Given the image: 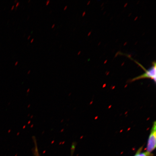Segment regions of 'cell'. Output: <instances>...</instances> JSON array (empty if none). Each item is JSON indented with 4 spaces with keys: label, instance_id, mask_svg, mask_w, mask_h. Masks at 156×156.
Instances as JSON below:
<instances>
[{
    "label": "cell",
    "instance_id": "1",
    "mask_svg": "<svg viewBox=\"0 0 156 156\" xmlns=\"http://www.w3.org/2000/svg\"><path fill=\"white\" fill-rule=\"evenodd\" d=\"M156 122L155 121L153 122L151 133L148 138L146 152L149 153H151L155 149L156 147Z\"/></svg>",
    "mask_w": 156,
    "mask_h": 156
},
{
    "label": "cell",
    "instance_id": "2",
    "mask_svg": "<svg viewBox=\"0 0 156 156\" xmlns=\"http://www.w3.org/2000/svg\"><path fill=\"white\" fill-rule=\"evenodd\" d=\"M145 73L142 75L138 76L132 80L131 81H134L137 80L144 79H150L153 80L156 82V63L154 62L152 67L149 69H145Z\"/></svg>",
    "mask_w": 156,
    "mask_h": 156
},
{
    "label": "cell",
    "instance_id": "3",
    "mask_svg": "<svg viewBox=\"0 0 156 156\" xmlns=\"http://www.w3.org/2000/svg\"><path fill=\"white\" fill-rule=\"evenodd\" d=\"M142 147H141L138 150V151L136 152V155L134 156H151V154L147 153V152L141 153Z\"/></svg>",
    "mask_w": 156,
    "mask_h": 156
},
{
    "label": "cell",
    "instance_id": "4",
    "mask_svg": "<svg viewBox=\"0 0 156 156\" xmlns=\"http://www.w3.org/2000/svg\"><path fill=\"white\" fill-rule=\"evenodd\" d=\"M50 2V0H48V1L46 2V5H48L49 3Z\"/></svg>",
    "mask_w": 156,
    "mask_h": 156
},
{
    "label": "cell",
    "instance_id": "5",
    "mask_svg": "<svg viewBox=\"0 0 156 156\" xmlns=\"http://www.w3.org/2000/svg\"><path fill=\"white\" fill-rule=\"evenodd\" d=\"M67 6L66 5L65 7L64 8V10H66V9H67Z\"/></svg>",
    "mask_w": 156,
    "mask_h": 156
},
{
    "label": "cell",
    "instance_id": "6",
    "mask_svg": "<svg viewBox=\"0 0 156 156\" xmlns=\"http://www.w3.org/2000/svg\"><path fill=\"white\" fill-rule=\"evenodd\" d=\"M34 38H32V40H31V41H30L31 43H32V42L33 41H34Z\"/></svg>",
    "mask_w": 156,
    "mask_h": 156
},
{
    "label": "cell",
    "instance_id": "7",
    "mask_svg": "<svg viewBox=\"0 0 156 156\" xmlns=\"http://www.w3.org/2000/svg\"><path fill=\"white\" fill-rule=\"evenodd\" d=\"M19 4V2H17L16 4V6L17 7V6H18Z\"/></svg>",
    "mask_w": 156,
    "mask_h": 156
},
{
    "label": "cell",
    "instance_id": "8",
    "mask_svg": "<svg viewBox=\"0 0 156 156\" xmlns=\"http://www.w3.org/2000/svg\"><path fill=\"white\" fill-rule=\"evenodd\" d=\"M55 26V24H53V25H52V28H53Z\"/></svg>",
    "mask_w": 156,
    "mask_h": 156
},
{
    "label": "cell",
    "instance_id": "9",
    "mask_svg": "<svg viewBox=\"0 0 156 156\" xmlns=\"http://www.w3.org/2000/svg\"><path fill=\"white\" fill-rule=\"evenodd\" d=\"M30 37H31L30 35H29V36L28 37V39H29V38H30Z\"/></svg>",
    "mask_w": 156,
    "mask_h": 156
},
{
    "label": "cell",
    "instance_id": "10",
    "mask_svg": "<svg viewBox=\"0 0 156 156\" xmlns=\"http://www.w3.org/2000/svg\"><path fill=\"white\" fill-rule=\"evenodd\" d=\"M18 62H16V63H15V65H17V64H18Z\"/></svg>",
    "mask_w": 156,
    "mask_h": 156
},
{
    "label": "cell",
    "instance_id": "11",
    "mask_svg": "<svg viewBox=\"0 0 156 156\" xmlns=\"http://www.w3.org/2000/svg\"><path fill=\"white\" fill-rule=\"evenodd\" d=\"M30 71H29L28 72V73H30Z\"/></svg>",
    "mask_w": 156,
    "mask_h": 156
},
{
    "label": "cell",
    "instance_id": "12",
    "mask_svg": "<svg viewBox=\"0 0 156 156\" xmlns=\"http://www.w3.org/2000/svg\"><path fill=\"white\" fill-rule=\"evenodd\" d=\"M30 0H29V1H28V2H30Z\"/></svg>",
    "mask_w": 156,
    "mask_h": 156
}]
</instances>
